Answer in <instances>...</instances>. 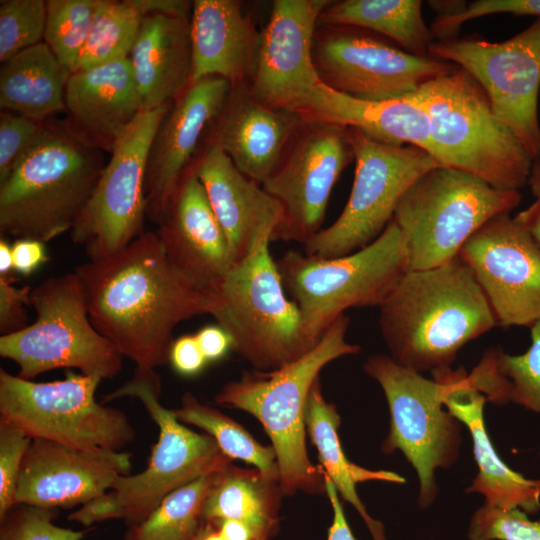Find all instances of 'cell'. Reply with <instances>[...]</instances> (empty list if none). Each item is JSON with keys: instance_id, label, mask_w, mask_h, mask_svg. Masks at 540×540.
Wrapping results in <instances>:
<instances>
[{"instance_id": "obj_1", "label": "cell", "mask_w": 540, "mask_h": 540, "mask_svg": "<svg viewBox=\"0 0 540 540\" xmlns=\"http://www.w3.org/2000/svg\"><path fill=\"white\" fill-rule=\"evenodd\" d=\"M73 272L92 324L137 368L166 364L176 326L212 315L217 306L214 294L196 288L172 266L152 231Z\"/></svg>"}, {"instance_id": "obj_2", "label": "cell", "mask_w": 540, "mask_h": 540, "mask_svg": "<svg viewBox=\"0 0 540 540\" xmlns=\"http://www.w3.org/2000/svg\"><path fill=\"white\" fill-rule=\"evenodd\" d=\"M379 325L389 356L421 373L449 367L465 344L498 323L457 256L435 268L407 270L380 304Z\"/></svg>"}, {"instance_id": "obj_3", "label": "cell", "mask_w": 540, "mask_h": 540, "mask_svg": "<svg viewBox=\"0 0 540 540\" xmlns=\"http://www.w3.org/2000/svg\"><path fill=\"white\" fill-rule=\"evenodd\" d=\"M349 322L345 314L340 316L300 358L270 371L243 372L215 396L217 404L248 412L261 423L276 454L284 496L326 494L322 467L313 465L307 453L306 408L321 370L360 352L358 345L346 340Z\"/></svg>"}, {"instance_id": "obj_4", "label": "cell", "mask_w": 540, "mask_h": 540, "mask_svg": "<svg viewBox=\"0 0 540 540\" xmlns=\"http://www.w3.org/2000/svg\"><path fill=\"white\" fill-rule=\"evenodd\" d=\"M103 152L48 120L0 183L2 237L44 243L71 231L105 166Z\"/></svg>"}, {"instance_id": "obj_5", "label": "cell", "mask_w": 540, "mask_h": 540, "mask_svg": "<svg viewBox=\"0 0 540 540\" xmlns=\"http://www.w3.org/2000/svg\"><path fill=\"white\" fill-rule=\"evenodd\" d=\"M161 391L155 369L136 367L130 380L104 396L103 404L121 397L139 399L158 426L159 438L142 472L117 478L103 496L72 512L70 521L90 526L122 519L137 525L173 491L232 463L211 436L189 429L160 403Z\"/></svg>"}, {"instance_id": "obj_6", "label": "cell", "mask_w": 540, "mask_h": 540, "mask_svg": "<svg viewBox=\"0 0 540 540\" xmlns=\"http://www.w3.org/2000/svg\"><path fill=\"white\" fill-rule=\"evenodd\" d=\"M426 112L427 152L440 166L469 173L500 190L527 185L533 158L494 114L488 95L465 69L409 94Z\"/></svg>"}, {"instance_id": "obj_7", "label": "cell", "mask_w": 540, "mask_h": 540, "mask_svg": "<svg viewBox=\"0 0 540 540\" xmlns=\"http://www.w3.org/2000/svg\"><path fill=\"white\" fill-rule=\"evenodd\" d=\"M303 328L317 343L350 308L380 306L408 270L403 234L392 219L368 246L348 255L316 258L295 250L276 260Z\"/></svg>"}, {"instance_id": "obj_8", "label": "cell", "mask_w": 540, "mask_h": 540, "mask_svg": "<svg viewBox=\"0 0 540 540\" xmlns=\"http://www.w3.org/2000/svg\"><path fill=\"white\" fill-rule=\"evenodd\" d=\"M271 237L233 265L213 293L212 316L232 339V351L255 370L270 371L292 362L317 343L306 334L299 309L286 295Z\"/></svg>"}, {"instance_id": "obj_9", "label": "cell", "mask_w": 540, "mask_h": 540, "mask_svg": "<svg viewBox=\"0 0 540 540\" xmlns=\"http://www.w3.org/2000/svg\"><path fill=\"white\" fill-rule=\"evenodd\" d=\"M521 200L519 190L496 189L457 169L427 171L405 192L393 216L405 241L408 270L450 262L477 230Z\"/></svg>"}, {"instance_id": "obj_10", "label": "cell", "mask_w": 540, "mask_h": 540, "mask_svg": "<svg viewBox=\"0 0 540 540\" xmlns=\"http://www.w3.org/2000/svg\"><path fill=\"white\" fill-rule=\"evenodd\" d=\"M36 320L24 329L0 336V355L14 361L17 376L32 380L59 368L112 378L123 356L92 324L81 282L74 273L50 277L31 292Z\"/></svg>"}, {"instance_id": "obj_11", "label": "cell", "mask_w": 540, "mask_h": 540, "mask_svg": "<svg viewBox=\"0 0 540 540\" xmlns=\"http://www.w3.org/2000/svg\"><path fill=\"white\" fill-rule=\"evenodd\" d=\"M97 376L66 371L65 378L34 382L0 369V419L32 439L76 449L123 451L135 439L126 414L98 403Z\"/></svg>"}, {"instance_id": "obj_12", "label": "cell", "mask_w": 540, "mask_h": 540, "mask_svg": "<svg viewBox=\"0 0 540 540\" xmlns=\"http://www.w3.org/2000/svg\"><path fill=\"white\" fill-rule=\"evenodd\" d=\"M354 151V181L338 218L304 244V253L334 258L356 252L376 240L393 219L409 187L440 166L423 148L375 141L349 128Z\"/></svg>"}, {"instance_id": "obj_13", "label": "cell", "mask_w": 540, "mask_h": 540, "mask_svg": "<svg viewBox=\"0 0 540 540\" xmlns=\"http://www.w3.org/2000/svg\"><path fill=\"white\" fill-rule=\"evenodd\" d=\"M363 369L379 383L388 403L390 429L381 450L385 454L395 450L404 454L419 477L418 503L427 507L438 492L435 469L455 462L461 442L460 421L443 410L445 385L384 354L368 357Z\"/></svg>"}, {"instance_id": "obj_14", "label": "cell", "mask_w": 540, "mask_h": 540, "mask_svg": "<svg viewBox=\"0 0 540 540\" xmlns=\"http://www.w3.org/2000/svg\"><path fill=\"white\" fill-rule=\"evenodd\" d=\"M171 102L142 110L118 137L96 187L70 231L89 260L117 253L142 235L145 175L154 134Z\"/></svg>"}, {"instance_id": "obj_15", "label": "cell", "mask_w": 540, "mask_h": 540, "mask_svg": "<svg viewBox=\"0 0 540 540\" xmlns=\"http://www.w3.org/2000/svg\"><path fill=\"white\" fill-rule=\"evenodd\" d=\"M313 61L324 85L374 102L405 97L458 67L430 56L412 55L385 37L350 26L318 25Z\"/></svg>"}, {"instance_id": "obj_16", "label": "cell", "mask_w": 540, "mask_h": 540, "mask_svg": "<svg viewBox=\"0 0 540 540\" xmlns=\"http://www.w3.org/2000/svg\"><path fill=\"white\" fill-rule=\"evenodd\" d=\"M429 56L465 69L485 90L496 117L534 159L540 153V18L503 42L435 40Z\"/></svg>"}, {"instance_id": "obj_17", "label": "cell", "mask_w": 540, "mask_h": 540, "mask_svg": "<svg viewBox=\"0 0 540 540\" xmlns=\"http://www.w3.org/2000/svg\"><path fill=\"white\" fill-rule=\"evenodd\" d=\"M352 160L349 128L303 123L277 168L262 184L282 210L272 242L304 245L322 229L333 187Z\"/></svg>"}, {"instance_id": "obj_18", "label": "cell", "mask_w": 540, "mask_h": 540, "mask_svg": "<svg viewBox=\"0 0 540 540\" xmlns=\"http://www.w3.org/2000/svg\"><path fill=\"white\" fill-rule=\"evenodd\" d=\"M483 290L498 325L532 326L540 320V247L510 213L477 230L458 255Z\"/></svg>"}, {"instance_id": "obj_19", "label": "cell", "mask_w": 540, "mask_h": 540, "mask_svg": "<svg viewBox=\"0 0 540 540\" xmlns=\"http://www.w3.org/2000/svg\"><path fill=\"white\" fill-rule=\"evenodd\" d=\"M231 90L224 78L192 82L172 101L151 143L145 175L146 217L159 225Z\"/></svg>"}, {"instance_id": "obj_20", "label": "cell", "mask_w": 540, "mask_h": 540, "mask_svg": "<svg viewBox=\"0 0 540 540\" xmlns=\"http://www.w3.org/2000/svg\"><path fill=\"white\" fill-rule=\"evenodd\" d=\"M330 0H275L249 85L262 102L293 112L318 85L313 42Z\"/></svg>"}, {"instance_id": "obj_21", "label": "cell", "mask_w": 540, "mask_h": 540, "mask_svg": "<svg viewBox=\"0 0 540 540\" xmlns=\"http://www.w3.org/2000/svg\"><path fill=\"white\" fill-rule=\"evenodd\" d=\"M131 454L108 449H76L33 439L24 457L15 504L40 508L85 505L131 474Z\"/></svg>"}, {"instance_id": "obj_22", "label": "cell", "mask_w": 540, "mask_h": 540, "mask_svg": "<svg viewBox=\"0 0 540 540\" xmlns=\"http://www.w3.org/2000/svg\"><path fill=\"white\" fill-rule=\"evenodd\" d=\"M155 232L172 266L201 291L213 294L235 264L227 237L191 167Z\"/></svg>"}, {"instance_id": "obj_23", "label": "cell", "mask_w": 540, "mask_h": 540, "mask_svg": "<svg viewBox=\"0 0 540 540\" xmlns=\"http://www.w3.org/2000/svg\"><path fill=\"white\" fill-rule=\"evenodd\" d=\"M303 123L297 114L262 102L249 85L231 86L203 144L219 147L240 172L262 185Z\"/></svg>"}, {"instance_id": "obj_24", "label": "cell", "mask_w": 540, "mask_h": 540, "mask_svg": "<svg viewBox=\"0 0 540 540\" xmlns=\"http://www.w3.org/2000/svg\"><path fill=\"white\" fill-rule=\"evenodd\" d=\"M143 110L129 57L71 73L63 127L83 145L111 153L123 130Z\"/></svg>"}, {"instance_id": "obj_25", "label": "cell", "mask_w": 540, "mask_h": 540, "mask_svg": "<svg viewBox=\"0 0 540 540\" xmlns=\"http://www.w3.org/2000/svg\"><path fill=\"white\" fill-rule=\"evenodd\" d=\"M191 168L227 237L235 264L263 238H272L282 216L280 205L219 147L204 143Z\"/></svg>"}, {"instance_id": "obj_26", "label": "cell", "mask_w": 540, "mask_h": 540, "mask_svg": "<svg viewBox=\"0 0 540 540\" xmlns=\"http://www.w3.org/2000/svg\"><path fill=\"white\" fill-rule=\"evenodd\" d=\"M433 378L445 385L444 406L468 428L478 473L466 492L485 496V504L500 509H520L535 513L540 508V480L527 479L510 469L498 456L486 431L483 408L485 397L471 387L463 368L432 371Z\"/></svg>"}, {"instance_id": "obj_27", "label": "cell", "mask_w": 540, "mask_h": 540, "mask_svg": "<svg viewBox=\"0 0 540 540\" xmlns=\"http://www.w3.org/2000/svg\"><path fill=\"white\" fill-rule=\"evenodd\" d=\"M191 83L217 76L231 86L250 85L261 32L237 0H194L190 17Z\"/></svg>"}, {"instance_id": "obj_28", "label": "cell", "mask_w": 540, "mask_h": 540, "mask_svg": "<svg viewBox=\"0 0 540 540\" xmlns=\"http://www.w3.org/2000/svg\"><path fill=\"white\" fill-rule=\"evenodd\" d=\"M294 113L304 122L353 128L380 143L414 145L427 151L428 117L410 95L387 101H364L341 94L320 81Z\"/></svg>"}, {"instance_id": "obj_29", "label": "cell", "mask_w": 540, "mask_h": 540, "mask_svg": "<svg viewBox=\"0 0 540 540\" xmlns=\"http://www.w3.org/2000/svg\"><path fill=\"white\" fill-rule=\"evenodd\" d=\"M129 59L143 110L176 99L191 83L190 17L146 15Z\"/></svg>"}, {"instance_id": "obj_30", "label": "cell", "mask_w": 540, "mask_h": 540, "mask_svg": "<svg viewBox=\"0 0 540 540\" xmlns=\"http://www.w3.org/2000/svg\"><path fill=\"white\" fill-rule=\"evenodd\" d=\"M71 71L43 41L4 61L0 67V107L37 122L64 111Z\"/></svg>"}, {"instance_id": "obj_31", "label": "cell", "mask_w": 540, "mask_h": 540, "mask_svg": "<svg viewBox=\"0 0 540 540\" xmlns=\"http://www.w3.org/2000/svg\"><path fill=\"white\" fill-rule=\"evenodd\" d=\"M305 423L324 474L331 480L342 499L360 514L373 540H386L383 524L368 514L357 494L356 485L367 481L405 483V478L392 471L369 470L347 459L338 436L341 418L336 406L326 401L320 379H317L311 388Z\"/></svg>"}, {"instance_id": "obj_32", "label": "cell", "mask_w": 540, "mask_h": 540, "mask_svg": "<svg viewBox=\"0 0 540 540\" xmlns=\"http://www.w3.org/2000/svg\"><path fill=\"white\" fill-rule=\"evenodd\" d=\"M284 496L278 482L269 480L256 468L232 463L219 471L202 510L203 523L223 520L244 523L256 540H270L279 529V508Z\"/></svg>"}, {"instance_id": "obj_33", "label": "cell", "mask_w": 540, "mask_h": 540, "mask_svg": "<svg viewBox=\"0 0 540 540\" xmlns=\"http://www.w3.org/2000/svg\"><path fill=\"white\" fill-rule=\"evenodd\" d=\"M318 25L365 29L419 57L429 56L435 41L424 21L420 0L330 1L320 14Z\"/></svg>"}, {"instance_id": "obj_34", "label": "cell", "mask_w": 540, "mask_h": 540, "mask_svg": "<svg viewBox=\"0 0 540 540\" xmlns=\"http://www.w3.org/2000/svg\"><path fill=\"white\" fill-rule=\"evenodd\" d=\"M530 329L531 346L524 354L490 348L468 378L486 401L499 405L512 401L540 413V320Z\"/></svg>"}, {"instance_id": "obj_35", "label": "cell", "mask_w": 540, "mask_h": 540, "mask_svg": "<svg viewBox=\"0 0 540 540\" xmlns=\"http://www.w3.org/2000/svg\"><path fill=\"white\" fill-rule=\"evenodd\" d=\"M173 411L183 424L196 426L211 436L226 456L253 465L266 478L279 483V470L273 447L260 444L238 422L220 410L200 402L191 392H186L181 397L180 406Z\"/></svg>"}, {"instance_id": "obj_36", "label": "cell", "mask_w": 540, "mask_h": 540, "mask_svg": "<svg viewBox=\"0 0 540 540\" xmlns=\"http://www.w3.org/2000/svg\"><path fill=\"white\" fill-rule=\"evenodd\" d=\"M218 472L170 493L144 521L131 527L126 540H194L203 525L204 502Z\"/></svg>"}, {"instance_id": "obj_37", "label": "cell", "mask_w": 540, "mask_h": 540, "mask_svg": "<svg viewBox=\"0 0 540 540\" xmlns=\"http://www.w3.org/2000/svg\"><path fill=\"white\" fill-rule=\"evenodd\" d=\"M144 17L134 0H98L77 70L129 57Z\"/></svg>"}, {"instance_id": "obj_38", "label": "cell", "mask_w": 540, "mask_h": 540, "mask_svg": "<svg viewBox=\"0 0 540 540\" xmlns=\"http://www.w3.org/2000/svg\"><path fill=\"white\" fill-rule=\"evenodd\" d=\"M98 0H47L44 42L72 73L88 41Z\"/></svg>"}, {"instance_id": "obj_39", "label": "cell", "mask_w": 540, "mask_h": 540, "mask_svg": "<svg viewBox=\"0 0 540 540\" xmlns=\"http://www.w3.org/2000/svg\"><path fill=\"white\" fill-rule=\"evenodd\" d=\"M47 6L44 0L0 1V62L43 42Z\"/></svg>"}, {"instance_id": "obj_40", "label": "cell", "mask_w": 540, "mask_h": 540, "mask_svg": "<svg viewBox=\"0 0 540 540\" xmlns=\"http://www.w3.org/2000/svg\"><path fill=\"white\" fill-rule=\"evenodd\" d=\"M0 522V540H82L85 535L56 525L53 509L27 504L14 505Z\"/></svg>"}, {"instance_id": "obj_41", "label": "cell", "mask_w": 540, "mask_h": 540, "mask_svg": "<svg viewBox=\"0 0 540 540\" xmlns=\"http://www.w3.org/2000/svg\"><path fill=\"white\" fill-rule=\"evenodd\" d=\"M469 540H540V519L532 521L520 509L484 504L472 516Z\"/></svg>"}, {"instance_id": "obj_42", "label": "cell", "mask_w": 540, "mask_h": 540, "mask_svg": "<svg viewBox=\"0 0 540 540\" xmlns=\"http://www.w3.org/2000/svg\"><path fill=\"white\" fill-rule=\"evenodd\" d=\"M499 13L540 18V0H476L458 10L437 14L430 29L437 41L458 38L460 27L467 21Z\"/></svg>"}, {"instance_id": "obj_43", "label": "cell", "mask_w": 540, "mask_h": 540, "mask_svg": "<svg viewBox=\"0 0 540 540\" xmlns=\"http://www.w3.org/2000/svg\"><path fill=\"white\" fill-rule=\"evenodd\" d=\"M32 438L0 419V518L15 504L18 478Z\"/></svg>"}, {"instance_id": "obj_44", "label": "cell", "mask_w": 540, "mask_h": 540, "mask_svg": "<svg viewBox=\"0 0 540 540\" xmlns=\"http://www.w3.org/2000/svg\"><path fill=\"white\" fill-rule=\"evenodd\" d=\"M44 122L1 110L0 113V183L13 170L22 155L39 136Z\"/></svg>"}, {"instance_id": "obj_45", "label": "cell", "mask_w": 540, "mask_h": 540, "mask_svg": "<svg viewBox=\"0 0 540 540\" xmlns=\"http://www.w3.org/2000/svg\"><path fill=\"white\" fill-rule=\"evenodd\" d=\"M16 280L0 278L1 336L18 332L29 325L26 306L31 305L33 287H16Z\"/></svg>"}, {"instance_id": "obj_46", "label": "cell", "mask_w": 540, "mask_h": 540, "mask_svg": "<svg viewBox=\"0 0 540 540\" xmlns=\"http://www.w3.org/2000/svg\"><path fill=\"white\" fill-rule=\"evenodd\" d=\"M169 361L174 370L183 376L200 373L208 363L194 334L183 335L173 340Z\"/></svg>"}, {"instance_id": "obj_47", "label": "cell", "mask_w": 540, "mask_h": 540, "mask_svg": "<svg viewBox=\"0 0 540 540\" xmlns=\"http://www.w3.org/2000/svg\"><path fill=\"white\" fill-rule=\"evenodd\" d=\"M16 274L29 276L49 260L45 243L36 239H16L12 243Z\"/></svg>"}, {"instance_id": "obj_48", "label": "cell", "mask_w": 540, "mask_h": 540, "mask_svg": "<svg viewBox=\"0 0 540 540\" xmlns=\"http://www.w3.org/2000/svg\"><path fill=\"white\" fill-rule=\"evenodd\" d=\"M527 185L535 200L529 207L515 215V218L540 247V153L532 161Z\"/></svg>"}, {"instance_id": "obj_49", "label": "cell", "mask_w": 540, "mask_h": 540, "mask_svg": "<svg viewBox=\"0 0 540 540\" xmlns=\"http://www.w3.org/2000/svg\"><path fill=\"white\" fill-rule=\"evenodd\" d=\"M194 335L207 362L220 360L232 351L230 335L217 323L202 327Z\"/></svg>"}, {"instance_id": "obj_50", "label": "cell", "mask_w": 540, "mask_h": 540, "mask_svg": "<svg viewBox=\"0 0 540 540\" xmlns=\"http://www.w3.org/2000/svg\"><path fill=\"white\" fill-rule=\"evenodd\" d=\"M324 482L326 495L333 511L332 523L328 531L327 540H356L346 520L339 494L331 480L325 474Z\"/></svg>"}, {"instance_id": "obj_51", "label": "cell", "mask_w": 540, "mask_h": 540, "mask_svg": "<svg viewBox=\"0 0 540 540\" xmlns=\"http://www.w3.org/2000/svg\"><path fill=\"white\" fill-rule=\"evenodd\" d=\"M134 3L144 16L164 14L191 17L192 2L187 0H134Z\"/></svg>"}, {"instance_id": "obj_52", "label": "cell", "mask_w": 540, "mask_h": 540, "mask_svg": "<svg viewBox=\"0 0 540 540\" xmlns=\"http://www.w3.org/2000/svg\"><path fill=\"white\" fill-rule=\"evenodd\" d=\"M213 525L226 540H256L250 528L240 521L223 520Z\"/></svg>"}, {"instance_id": "obj_53", "label": "cell", "mask_w": 540, "mask_h": 540, "mask_svg": "<svg viewBox=\"0 0 540 540\" xmlns=\"http://www.w3.org/2000/svg\"><path fill=\"white\" fill-rule=\"evenodd\" d=\"M13 267L12 243L7 238H0V278L17 279Z\"/></svg>"}, {"instance_id": "obj_54", "label": "cell", "mask_w": 540, "mask_h": 540, "mask_svg": "<svg viewBox=\"0 0 540 540\" xmlns=\"http://www.w3.org/2000/svg\"><path fill=\"white\" fill-rule=\"evenodd\" d=\"M194 540H226L218 528L210 523H203Z\"/></svg>"}]
</instances>
